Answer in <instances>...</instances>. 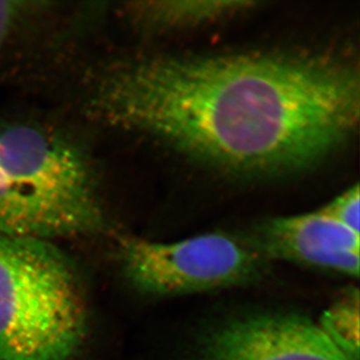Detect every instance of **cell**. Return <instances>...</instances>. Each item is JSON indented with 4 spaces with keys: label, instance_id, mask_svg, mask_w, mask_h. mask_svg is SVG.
<instances>
[{
    "label": "cell",
    "instance_id": "obj_8",
    "mask_svg": "<svg viewBox=\"0 0 360 360\" xmlns=\"http://www.w3.org/2000/svg\"><path fill=\"white\" fill-rule=\"evenodd\" d=\"M319 326L348 360H359V291H350L331 305L321 317Z\"/></svg>",
    "mask_w": 360,
    "mask_h": 360
},
{
    "label": "cell",
    "instance_id": "obj_4",
    "mask_svg": "<svg viewBox=\"0 0 360 360\" xmlns=\"http://www.w3.org/2000/svg\"><path fill=\"white\" fill-rule=\"evenodd\" d=\"M120 258L130 283L146 295L177 296L257 283L264 258L246 243L207 233L176 243L122 239Z\"/></svg>",
    "mask_w": 360,
    "mask_h": 360
},
{
    "label": "cell",
    "instance_id": "obj_5",
    "mask_svg": "<svg viewBox=\"0 0 360 360\" xmlns=\"http://www.w3.org/2000/svg\"><path fill=\"white\" fill-rule=\"evenodd\" d=\"M194 360H348L319 323L302 314L253 311L205 328Z\"/></svg>",
    "mask_w": 360,
    "mask_h": 360
},
{
    "label": "cell",
    "instance_id": "obj_1",
    "mask_svg": "<svg viewBox=\"0 0 360 360\" xmlns=\"http://www.w3.org/2000/svg\"><path fill=\"white\" fill-rule=\"evenodd\" d=\"M94 106L215 167L283 172L321 160L356 129L359 73L316 56H150L106 72Z\"/></svg>",
    "mask_w": 360,
    "mask_h": 360
},
{
    "label": "cell",
    "instance_id": "obj_10",
    "mask_svg": "<svg viewBox=\"0 0 360 360\" xmlns=\"http://www.w3.org/2000/svg\"><path fill=\"white\" fill-rule=\"evenodd\" d=\"M33 4L32 2L0 0V47L6 44L22 16L32 11L30 6Z\"/></svg>",
    "mask_w": 360,
    "mask_h": 360
},
{
    "label": "cell",
    "instance_id": "obj_7",
    "mask_svg": "<svg viewBox=\"0 0 360 360\" xmlns=\"http://www.w3.org/2000/svg\"><path fill=\"white\" fill-rule=\"evenodd\" d=\"M253 1L172 0L135 2L129 11L139 22L153 28H179L200 25L255 6Z\"/></svg>",
    "mask_w": 360,
    "mask_h": 360
},
{
    "label": "cell",
    "instance_id": "obj_9",
    "mask_svg": "<svg viewBox=\"0 0 360 360\" xmlns=\"http://www.w3.org/2000/svg\"><path fill=\"white\" fill-rule=\"evenodd\" d=\"M359 186L356 184L319 212L359 233Z\"/></svg>",
    "mask_w": 360,
    "mask_h": 360
},
{
    "label": "cell",
    "instance_id": "obj_2",
    "mask_svg": "<svg viewBox=\"0 0 360 360\" xmlns=\"http://www.w3.org/2000/svg\"><path fill=\"white\" fill-rule=\"evenodd\" d=\"M87 328L72 260L53 241L0 233V360H72Z\"/></svg>",
    "mask_w": 360,
    "mask_h": 360
},
{
    "label": "cell",
    "instance_id": "obj_6",
    "mask_svg": "<svg viewBox=\"0 0 360 360\" xmlns=\"http://www.w3.org/2000/svg\"><path fill=\"white\" fill-rule=\"evenodd\" d=\"M246 243L264 258L359 276V232L319 212L265 220Z\"/></svg>",
    "mask_w": 360,
    "mask_h": 360
},
{
    "label": "cell",
    "instance_id": "obj_3",
    "mask_svg": "<svg viewBox=\"0 0 360 360\" xmlns=\"http://www.w3.org/2000/svg\"><path fill=\"white\" fill-rule=\"evenodd\" d=\"M0 172L8 202L7 236L53 241L103 231L94 168L63 135L32 123L1 125Z\"/></svg>",
    "mask_w": 360,
    "mask_h": 360
}]
</instances>
